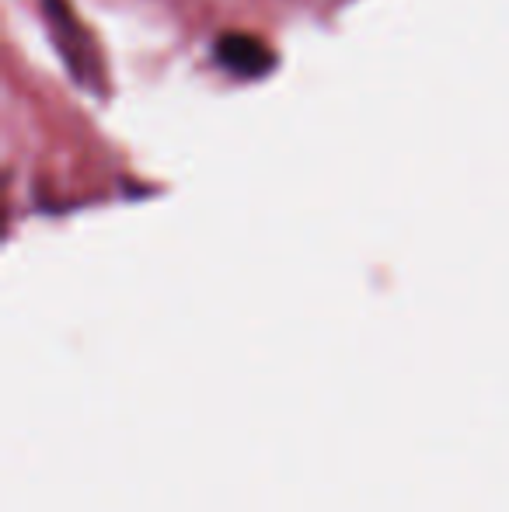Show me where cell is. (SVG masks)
I'll list each match as a JSON object with an SVG mask.
<instances>
[{
  "mask_svg": "<svg viewBox=\"0 0 509 512\" xmlns=\"http://www.w3.org/2000/svg\"><path fill=\"white\" fill-rule=\"evenodd\" d=\"M217 63L227 74L241 77V81H258V77L272 74L276 70V53L265 39L248 32H224L213 46Z\"/></svg>",
  "mask_w": 509,
  "mask_h": 512,
  "instance_id": "1",
  "label": "cell"
}]
</instances>
